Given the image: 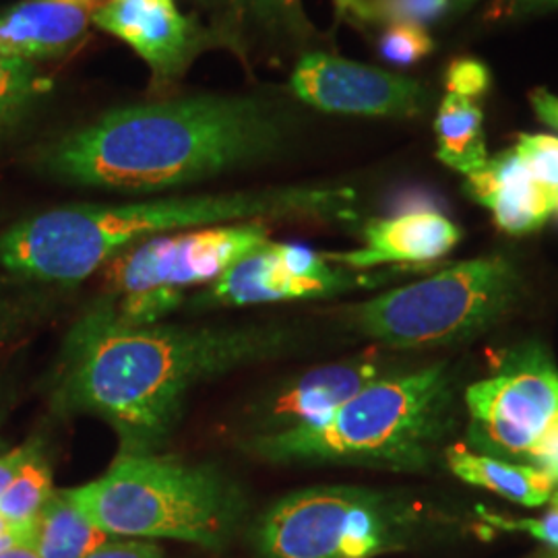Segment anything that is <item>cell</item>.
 <instances>
[{
	"mask_svg": "<svg viewBox=\"0 0 558 558\" xmlns=\"http://www.w3.org/2000/svg\"><path fill=\"white\" fill-rule=\"evenodd\" d=\"M112 539L87 518L66 490H54L36 519L34 548L40 558H85Z\"/></svg>",
	"mask_w": 558,
	"mask_h": 558,
	"instance_id": "18",
	"label": "cell"
},
{
	"mask_svg": "<svg viewBox=\"0 0 558 558\" xmlns=\"http://www.w3.org/2000/svg\"><path fill=\"white\" fill-rule=\"evenodd\" d=\"M518 288L509 260H463L362 302L350 311V320L362 336L393 348L449 343L476 336L499 319Z\"/></svg>",
	"mask_w": 558,
	"mask_h": 558,
	"instance_id": "6",
	"label": "cell"
},
{
	"mask_svg": "<svg viewBox=\"0 0 558 558\" xmlns=\"http://www.w3.org/2000/svg\"><path fill=\"white\" fill-rule=\"evenodd\" d=\"M92 23L141 57L156 89L177 83L203 52L232 50L220 29L182 15L174 0H108L92 13Z\"/></svg>",
	"mask_w": 558,
	"mask_h": 558,
	"instance_id": "12",
	"label": "cell"
},
{
	"mask_svg": "<svg viewBox=\"0 0 558 558\" xmlns=\"http://www.w3.org/2000/svg\"><path fill=\"white\" fill-rule=\"evenodd\" d=\"M484 519L493 525H499L502 530H515L532 534L534 538L542 539L544 544H550L558 548V509L553 507L544 518L539 519H502L493 513H482Z\"/></svg>",
	"mask_w": 558,
	"mask_h": 558,
	"instance_id": "28",
	"label": "cell"
},
{
	"mask_svg": "<svg viewBox=\"0 0 558 558\" xmlns=\"http://www.w3.org/2000/svg\"><path fill=\"white\" fill-rule=\"evenodd\" d=\"M92 9L59 0H21L0 9V54L40 64L73 54L87 38Z\"/></svg>",
	"mask_w": 558,
	"mask_h": 558,
	"instance_id": "15",
	"label": "cell"
},
{
	"mask_svg": "<svg viewBox=\"0 0 558 558\" xmlns=\"http://www.w3.org/2000/svg\"><path fill=\"white\" fill-rule=\"evenodd\" d=\"M29 525H32V523H29ZM23 527H27V525H13L9 519L0 513V538H2V536H9V534H15V532H20Z\"/></svg>",
	"mask_w": 558,
	"mask_h": 558,
	"instance_id": "35",
	"label": "cell"
},
{
	"mask_svg": "<svg viewBox=\"0 0 558 558\" xmlns=\"http://www.w3.org/2000/svg\"><path fill=\"white\" fill-rule=\"evenodd\" d=\"M356 17L377 25H428L453 11V0H352Z\"/></svg>",
	"mask_w": 558,
	"mask_h": 558,
	"instance_id": "24",
	"label": "cell"
},
{
	"mask_svg": "<svg viewBox=\"0 0 558 558\" xmlns=\"http://www.w3.org/2000/svg\"><path fill=\"white\" fill-rule=\"evenodd\" d=\"M0 558H40V555L34 548V542H27V544H17V546L0 553Z\"/></svg>",
	"mask_w": 558,
	"mask_h": 558,
	"instance_id": "34",
	"label": "cell"
},
{
	"mask_svg": "<svg viewBox=\"0 0 558 558\" xmlns=\"http://www.w3.org/2000/svg\"><path fill=\"white\" fill-rule=\"evenodd\" d=\"M352 7V0H336V13H338V20H341Z\"/></svg>",
	"mask_w": 558,
	"mask_h": 558,
	"instance_id": "38",
	"label": "cell"
},
{
	"mask_svg": "<svg viewBox=\"0 0 558 558\" xmlns=\"http://www.w3.org/2000/svg\"><path fill=\"white\" fill-rule=\"evenodd\" d=\"M60 288L27 279L0 278V352L20 343L59 304Z\"/></svg>",
	"mask_w": 558,
	"mask_h": 558,
	"instance_id": "21",
	"label": "cell"
},
{
	"mask_svg": "<svg viewBox=\"0 0 558 558\" xmlns=\"http://www.w3.org/2000/svg\"><path fill=\"white\" fill-rule=\"evenodd\" d=\"M555 507H557V509H558V495H557V497H555Z\"/></svg>",
	"mask_w": 558,
	"mask_h": 558,
	"instance_id": "41",
	"label": "cell"
},
{
	"mask_svg": "<svg viewBox=\"0 0 558 558\" xmlns=\"http://www.w3.org/2000/svg\"><path fill=\"white\" fill-rule=\"evenodd\" d=\"M59 2H71V4H80V7L92 9V11H96V9H98V4H100V0H59Z\"/></svg>",
	"mask_w": 558,
	"mask_h": 558,
	"instance_id": "37",
	"label": "cell"
},
{
	"mask_svg": "<svg viewBox=\"0 0 558 558\" xmlns=\"http://www.w3.org/2000/svg\"><path fill=\"white\" fill-rule=\"evenodd\" d=\"M451 410V380L433 366L380 377L327 420L248 435L244 453L269 463H354L416 470L428 463Z\"/></svg>",
	"mask_w": 558,
	"mask_h": 558,
	"instance_id": "4",
	"label": "cell"
},
{
	"mask_svg": "<svg viewBox=\"0 0 558 558\" xmlns=\"http://www.w3.org/2000/svg\"><path fill=\"white\" fill-rule=\"evenodd\" d=\"M461 239L458 226L430 205L403 209L396 218L364 226V246L325 257L348 269H371L387 263H430L445 257Z\"/></svg>",
	"mask_w": 558,
	"mask_h": 558,
	"instance_id": "14",
	"label": "cell"
},
{
	"mask_svg": "<svg viewBox=\"0 0 558 558\" xmlns=\"http://www.w3.org/2000/svg\"><path fill=\"white\" fill-rule=\"evenodd\" d=\"M220 11L214 25L228 38L232 50L244 48V32H265L274 38H306L311 25L304 17L300 0H205Z\"/></svg>",
	"mask_w": 558,
	"mask_h": 558,
	"instance_id": "19",
	"label": "cell"
},
{
	"mask_svg": "<svg viewBox=\"0 0 558 558\" xmlns=\"http://www.w3.org/2000/svg\"><path fill=\"white\" fill-rule=\"evenodd\" d=\"M521 161L532 177L555 199L558 197V137L553 135H519L515 145Z\"/></svg>",
	"mask_w": 558,
	"mask_h": 558,
	"instance_id": "26",
	"label": "cell"
},
{
	"mask_svg": "<svg viewBox=\"0 0 558 558\" xmlns=\"http://www.w3.org/2000/svg\"><path fill=\"white\" fill-rule=\"evenodd\" d=\"M34 534H36V523H32V525L23 527V530L15 532V534L2 536V538H0V553H4V550H9V548H13V546H17V544L34 542Z\"/></svg>",
	"mask_w": 558,
	"mask_h": 558,
	"instance_id": "33",
	"label": "cell"
},
{
	"mask_svg": "<svg viewBox=\"0 0 558 558\" xmlns=\"http://www.w3.org/2000/svg\"><path fill=\"white\" fill-rule=\"evenodd\" d=\"M490 83H493L490 71L482 60H453L445 71V85L449 94L465 100L476 101V98L486 96L490 89Z\"/></svg>",
	"mask_w": 558,
	"mask_h": 558,
	"instance_id": "27",
	"label": "cell"
},
{
	"mask_svg": "<svg viewBox=\"0 0 558 558\" xmlns=\"http://www.w3.org/2000/svg\"><path fill=\"white\" fill-rule=\"evenodd\" d=\"M476 0H453V13H463L465 9H470Z\"/></svg>",
	"mask_w": 558,
	"mask_h": 558,
	"instance_id": "39",
	"label": "cell"
},
{
	"mask_svg": "<svg viewBox=\"0 0 558 558\" xmlns=\"http://www.w3.org/2000/svg\"><path fill=\"white\" fill-rule=\"evenodd\" d=\"M54 495L52 468L44 459L40 445L32 453V458L23 463L20 474L11 482V486L0 497V513L13 525H29L46 507V502Z\"/></svg>",
	"mask_w": 558,
	"mask_h": 558,
	"instance_id": "23",
	"label": "cell"
},
{
	"mask_svg": "<svg viewBox=\"0 0 558 558\" xmlns=\"http://www.w3.org/2000/svg\"><path fill=\"white\" fill-rule=\"evenodd\" d=\"M468 193L493 211L502 232L530 234L555 214L557 199L536 182L515 149L468 174Z\"/></svg>",
	"mask_w": 558,
	"mask_h": 558,
	"instance_id": "16",
	"label": "cell"
},
{
	"mask_svg": "<svg viewBox=\"0 0 558 558\" xmlns=\"http://www.w3.org/2000/svg\"><path fill=\"white\" fill-rule=\"evenodd\" d=\"M435 50V41L420 25L396 23L389 25L379 38V52L383 59L398 66L416 64Z\"/></svg>",
	"mask_w": 558,
	"mask_h": 558,
	"instance_id": "25",
	"label": "cell"
},
{
	"mask_svg": "<svg viewBox=\"0 0 558 558\" xmlns=\"http://www.w3.org/2000/svg\"><path fill=\"white\" fill-rule=\"evenodd\" d=\"M470 440L490 458L527 465L557 424L558 373L538 352L523 354L465 393Z\"/></svg>",
	"mask_w": 558,
	"mask_h": 558,
	"instance_id": "9",
	"label": "cell"
},
{
	"mask_svg": "<svg viewBox=\"0 0 558 558\" xmlns=\"http://www.w3.org/2000/svg\"><path fill=\"white\" fill-rule=\"evenodd\" d=\"M4 420H7V408L0 403V453L7 451V440L2 437V426H4Z\"/></svg>",
	"mask_w": 558,
	"mask_h": 558,
	"instance_id": "36",
	"label": "cell"
},
{
	"mask_svg": "<svg viewBox=\"0 0 558 558\" xmlns=\"http://www.w3.org/2000/svg\"><path fill=\"white\" fill-rule=\"evenodd\" d=\"M290 87L304 104L348 117L414 119L433 104V92L418 81L325 52L300 57Z\"/></svg>",
	"mask_w": 558,
	"mask_h": 558,
	"instance_id": "11",
	"label": "cell"
},
{
	"mask_svg": "<svg viewBox=\"0 0 558 558\" xmlns=\"http://www.w3.org/2000/svg\"><path fill=\"white\" fill-rule=\"evenodd\" d=\"M81 511L110 536L168 538L220 550L239 527V484L209 463L174 456L120 453L108 472L66 488Z\"/></svg>",
	"mask_w": 558,
	"mask_h": 558,
	"instance_id": "5",
	"label": "cell"
},
{
	"mask_svg": "<svg viewBox=\"0 0 558 558\" xmlns=\"http://www.w3.org/2000/svg\"><path fill=\"white\" fill-rule=\"evenodd\" d=\"M555 214H557V216H558V197H557V203H555Z\"/></svg>",
	"mask_w": 558,
	"mask_h": 558,
	"instance_id": "40",
	"label": "cell"
},
{
	"mask_svg": "<svg viewBox=\"0 0 558 558\" xmlns=\"http://www.w3.org/2000/svg\"><path fill=\"white\" fill-rule=\"evenodd\" d=\"M294 133L283 101L186 96L104 112L32 154L44 179L112 193H160L276 158Z\"/></svg>",
	"mask_w": 558,
	"mask_h": 558,
	"instance_id": "2",
	"label": "cell"
},
{
	"mask_svg": "<svg viewBox=\"0 0 558 558\" xmlns=\"http://www.w3.org/2000/svg\"><path fill=\"white\" fill-rule=\"evenodd\" d=\"M269 234V221H236L145 240L106 263L101 269L106 294L184 292L189 286H209L234 263L271 240Z\"/></svg>",
	"mask_w": 558,
	"mask_h": 558,
	"instance_id": "8",
	"label": "cell"
},
{
	"mask_svg": "<svg viewBox=\"0 0 558 558\" xmlns=\"http://www.w3.org/2000/svg\"><path fill=\"white\" fill-rule=\"evenodd\" d=\"M276 325H129L110 300L92 302L69 329L50 380L60 416L106 422L120 453H158L201 383L286 352Z\"/></svg>",
	"mask_w": 558,
	"mask_h": 558,
	"instance_id": "1",
	"label": "cell"
},
{
	"mask_svg": "<svg viewBox=\"0 0 558 558\" xmlns=\"http://www.w3.org/2000/svg\"><path fill=\"white\" fill-rule=\"evenodd\" d=\"M435 131L439 141L437 156L449 168L468 177L488 160L484 114L476 101L447 94L440 101Z\"/></svg>",
	"mask_w": 558,
	"mask_h": 558,
	"instance_id": "20",
	"label": "cell"
},
{
	"mask_svg": "<svg viewBox=\"0 0 558 558\" xmlns=\"http://www.w3.org/2000/svg\"><path fill=\"white\" fill-rule=\"evenodd\" d=\"M48 87L38 64L0 54V141L34 117Z\"/></svg>",
	"mask_w": 558,
	"mask_h": 558,
	"instance_id": "22",
	"label": "cell"
},
{
	"mask_svg": "<svg viewBox=\"0 0 558 558\" xmlns=\"http://www.w3.org/2000/svg\"><path fill=\"white\" fill-rule=\"evenodd\" d=\"M36 447H38V442L29 440V442H23V445L15 447V449H7L4 453H0V497L11 486V482L15 480V476L20 474L23 463L32 458Z\"/></svg>",
	"mask_w": 558,
	"mask_h": 558,
	"instance_id": "31",
	"label": "cell"
},
{
	"mask_svg": "<svg viewBox=\"0 0 558 558\" xmlns=\"http://www.w3.org/2000/svg\"><path fill=\"white\" fill-rule=\"evenodd\" d=\"M85 558H166V555L160 546H156L151 542L108 539L106 544H101L98 550H94L89 557Z\"/></svg>",
	"mask_w": 558,
	"mask_h": 558,
	"instance_id": "29",
	"label": "cell"
},
{
	"mask_svg": "<svg viewBox=\"0 0 558 558\" xmlns=\"http://www.w3.org/2000/svg\"><path fill=\"white\" fill-rule=\"evenodd\" d=\"M558 9V0H495L486 11L488 20H515Z\"/></svg>",
	"mask_w": 558,
	"mask_h": 558,
	"instance_id": "30",
	"label": "cell"
},
{
	"mask_svg": "<svg viewBox=\"0 0 558 558\" xmlns=\"http://www.w3.org/2000/svg\"><path fill=\"white\" fill-rule=\"evenodd\" d=\"M325 255L302 244L267 240L193 299L199 308H244L286 300L320 299L359 286Z\"/></svg>",
	"mask_w": 558,
	"mask_h": 558,
	"instance_id": "10",
	"label": "cell"
},
{
	"mask_svg": "<svg viewBox=\"0 0 558 558\" xmlns=\"http://www.w3.org/2000/svg\"><path fill=\"white\" fill-rule=\"evenodd\" d=\"M343 189L276 186L124 203H75L23 218L0 234V267L13 278L73 288L145 240L236 221L341 216Z\"/></svg>",
	"mask_w": 558,
	"mask_h": 558,
	"instance_id": "3",
	"label": "cell"
},
{
	"mask_svg": "<svg viewBox=\"0 0 558 558\" xmlns=\"http://www.w3.org/2000/svg\"><path fill=\"white\" fill-rule=\"evenodd\" d=\"M447 463L453 474L468 484L488 488L525 507H539L548 502L557 486V480L536 468L474 453L465 447H451L447 451Z\"/></svg>",
	"mask_w": 558,
	"mask_h": 558,
	"instance_id": "17",
	"label": "cell"
},
{
	"mask_svg": "<svg viewBox=\"0 0 558 558\" xmlns=\"http://www.w3.org/2000/svg\"><path fill=\"white\" fill-rule=\"evenodd\" d=\"M380 377L383 364L373 354L308 371L255 405L251 435L319 424Z\"/></svg>",
	"mask_w": 558,
	"mask_h": 558,
	"instance_id": "13",
	"label": "cell"
},
{
	"mask_svg": "<svg viewBox=\"0 0 558 558\" xmlns=\"http://www.w3.org/2000/svg\"><path fill=\"white\" fill-rule=\"evenodd\" d=\"M530 101L542 122H546L553 129H558V96L546 92V89H534L530 94Z\"/></svg>",
	"mask_w": 558,
	"mask_h": 558,
	"instance_id": "32",
	"label": "cell"
},
{
	"mask_svg": "<svg viewBox=\"0 0 558 558\" xmlns=\"http://www.w3.org/2000/svg\"><path fill=\"white\" fill-rule=\"evenodd\" d=\"M387 534L379 495L319 486L278 500L259 521L257 548L263 558H371Z\"/></svg>",
	"mask_w": 558,
	"mask_h": 558,
	"instance_id": "7",
	"label": "cell"
}]
</instances>
